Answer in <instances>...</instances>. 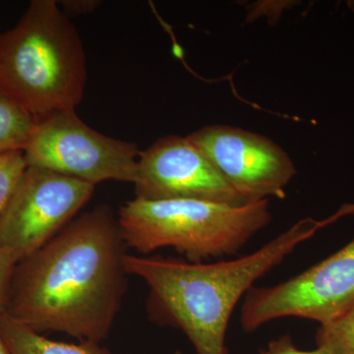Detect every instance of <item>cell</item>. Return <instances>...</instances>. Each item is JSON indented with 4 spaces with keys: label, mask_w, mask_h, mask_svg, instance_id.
<instances>
[{
    "label": "cell",
    "mask_w": 354,
    "mask_h": 354,
    "mask_svg": "<svg viewBox=\"0 0 354 354\" xmlns=\"http://www.w3.org/2000/svg\"><path fill=\"white\" fill-rule=\"evenodd\" d=\"M95 186L27 167L0 218V246L19 261L57 236L94 195Z\"/></svg>",
    "instance_id": "obj_7"
},
{
    "label": "cell",
    "mask_w": 354,
    "mask_h": 354,
    "mask_svg": "<svg viewBox=\"0 0 354 354\" xmlns=\"http://www.w3.org/2000/svg\"><path fill=\"white\" fill-rule=\"evenodd\" d=\"M135 195L148 201L190 199L243 206L248 204L187 137L167 136L140 153Z\"/></svg>",
    "instance_id": "obj_9"
},
{
    "label": "cell",
    "mask_w": 354,
    "mask_h": 354,
    "mask_svg": "<svg viewBox=\"0 0 354 354\" xmlns=\"http://www.w3.org/2000/svg\"><path fill=\"white\" fill-rule=\"evenodd\" d=\"M86 84L75 26L55 0H32L17 24L0 34V87L39 122L75 109Z\"/></svg>",
    "instance_id": "obj_3"
},
{
    "label": "cell",
    "mask_w": 354,
    "mask_h": 354,
    "mask_svg": "<svg viewBox=\"0 0 354 354\" xmlns=\"http://www.w3.org/2000/svg\"><path fill=\"white\" fill-rule=\"evenodd\" d=\"M258 354H330L325 348H319L313 351H301L295 346L290 335H285L270 342L269 346L261 349Z\"/></svg>",
    "instance_id": "obj_15"
},
{
    "label": "cell",
    "mask_w": 354,
    "mask_h": 354,
    "mask_svg": "<svg viewBox=\"0 0 354 354\" xmlns=\"http://www.w3.org/2000/svg\"><path fill=\"white\" fill-rule=\"evenodd\" d=\"M247 203L283 199L297 174L290 156L257 133L214 124L187 137Z\"/></svg>",
    "instance_id": "obj_8"
},
{
    "label": "cell",
    "mask_w": 354,
    "mask_h": 354,
    "mask_svg": "<svg viewBox=\"0 0 354 354\" xmlns=\"http://www.w3.org/2000/svg\"><path fill=\"white\" fill-rule=\"evenodd\" d=\"M127 248L140 254L172 248L189 262L230 257L272 221L269 200L228 206L200 200L135 197L118 216Z\"/></svg>",
    "instance_id": "obj_4"
},
{
    "label": "cell",
    "mask_w": 354,
    "mask_h": 354,
    "mask_svg": "<svg viewBox=\"0 0 354 354\" xmlns=\"http://www.w3.org/2000/svg\"><path fill=\"white\" fill-rule=\"evenodd\" d=\"M127 248L109 207L79 216L16 264L4 314L39 334L101 344L127 293Z\"/></svg>",
    "instance_id": "obj_1"
},
{
    "label": "cell",
    "mask_w": 354,
    "mask_h": 354,
    "mask_svg": "<svg viewBox=\"0 0 354 354\" xmlns=\"http://www.w3.org/2000/svg\"><path fill=\"white\" fill-rule=\"evenodd\" d=\"M315 341L330 354H354V308L319 326Z\"/></svg>",
    "instance_id": "obj_12"
},
{
    "label": "cell",
    "mask_w": 354,
    "mask_h": 354,
    "mask_svg": "<svg viewBox=\"0 0 354 354\" xmlns=\"http://www.w3.org/2000/svg\"><path fill=\"white\" fill-rule=\"evenodd\" d=\"M176 354H183V353H181V351H176Z\"/></svg>",
    "instance_id": "obj_18"
},
{
    "label": "cell",
    "mask_w": 354,
    "mask_h": 354,
    "mask_svg": "<svg viewBox=\"0 0 354 354\" xmlns=\"http://www.w3.org/2000/svg\"><path fill=\"white\" fill-rule=\"evenodd\" d=\"M0 337L9 354H113L99 342L53 341L4 313L0 315Z\"/></svg>",
    "instance_id": "obj_10"
},
{
    "label": "cell",
    "mask_w": 354,
    "mask_h": 354,
    "mask_svg": "<svg viewBox=\"0 0 354 354\" xmlns=\"http://www.w3.org/2000/svg\"><path fill=\"white\" fill-rule=\"evenodd\" d=\"M17 261L8 251L0 246V315L6 311L11 281Z\"/></svg>",
    "instance_id": "obj_14"
},
{
    "label": "cell",
    "mask_w": 354,
    "mask_h": 354,
    "mask_svg": "<svg viewBox=\"0 0 354 354\" xmlns=\"http://www.w3.org/2000/svg\"><path fill=\"white\" fill-rule=\"evenodd\" d=\"M27 167L24 153L21 151L0 155V218L3 215Z\"/></svg>",
    "instance_id": "obj_13"
},
{
    "label": "cell",
    "mask_w": 354,
    "mask_h": 354,
    "mask_svg": "<svg viewBox=\"0 0 354 354\" xmlns=\"http://www.w3.org/2000/svg\"><path fill=\"white\" fill-rule=\"evenodd\" d=\"M23 153L28 167L95 186L108 180L134 183L141 152L136 144L95 131L75 109H67L39 121Z\"/></svg>",
    "instance_id": "obj_5"
},
{
    "label": "cell",
    "mask_w": 354,
    "mask_h": 354,
    "mask_svg": "<svg viewBox=\"0 0 354 354\" xmlns=\"http://www.w3.org/2000/svg\"><path fill=\"white\" fill-rule=\"evenodd\" d=\"M60 3L67 17L93 13L102 6L100 0H64Z\"/></svg>",
    "instance_id": "obj_16"
},
{
    "label": "cell",
    "mask_w": 354,
    "mask_h": 354,
    "mask_svg": "<svg viewBox=\"0 0 354 354\" xmlns=\"http://www.w3.org/2000/svg\"><path fill=\"white\" fill-rule=\"evenodd\" d=\"M354 308V239L322 262L288 281L247 292L242 329L251 333L285 317L322 324Z\"/></svg>",
    "instance_id": "obj_6"
},
{
    "label": "cell",
    "mask_w": 354,
    "mask_h": 354,
    "mask_svg": "<svg viewBox=\"0 0 354 354\" xmlns=\"http://www.w3.org/2000/svg\"><path fill=\"white\" fill-rule=\"evenodd\" d=\"M38 120L0 87V155L23 152Z\"/></svg>",
    "instance_id": "obj_11"
},
{
    "label": "cell",
    "mask_w": 354,
    "mask_h": 354,
    "mask_svg": "<svg viewBox=\"0 0 354 354\" xmlns=\"http://www.w3.org/2000/svg\"><path fill=\"white\" fill-rule=\"evenodd\" d=\"M0 354H9L8 351H7L6 344H4L1 337H0Z\"/></svg>",
    "instance_id": "obj_17"
},
{
    "label": "cell",
    "mask_w": 354,
    "mask_h": 354,
    "mask_svg": "<svg viewBox=\"0 0 354 354\" xmlns=\"http://www.w3.org/2000/svg\"><path fill=\"white\" fill-rule=\"evenodd\" d=\"M337 216L298 221L255 252L235 259L194 263L127 254L125 268L148 286L147 311L152 322L181 330L197 354H228V324L241 298Z\"/></svg>",
    "instance_id": "obj_2"
}]
</instances>
